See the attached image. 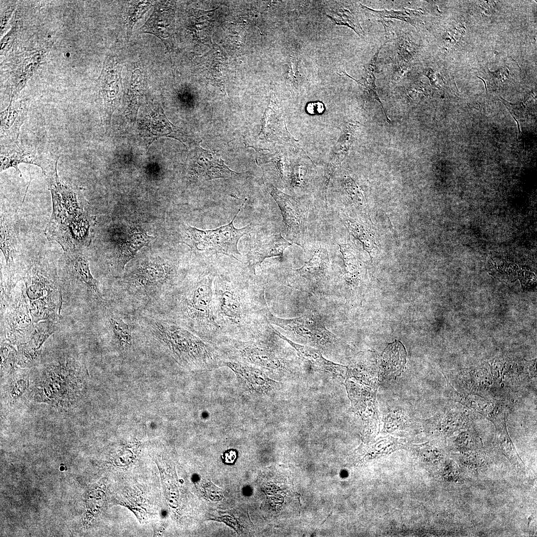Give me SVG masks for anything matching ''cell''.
I'll return each instance as SVG.
<instances>
[{
	"mask_svg": "<svg viewBox=\"0 0 537 537\" xmlns=\"http://www.w3.org/2000/svg\"><path fill=\"white\" fill-rule=\"evenodd\" d=\"M212 305L222 342L245 341L261 334L268 325L264 285L253 276L248 266L228 271L216 264Z\"/></svg>",
	"mask_w": 537,
	"mask_h": 537,
	"instance_id": "obj_1",
	"label": "cell"
},
{
	"mask_svg": "<svg viewBox=\"0 0 537 537\" xmlns=\"http://www.w3.org/2000/svg\"><path fill=\"white\" fill-rule=\"evenodd\" d=\"M216 271L215 263L199 265L172 292L144 311L173 321L217 346L222 338L212 305Z\"/></svg>",
	"mask_w": 537,
	"mask_h": 537,
	"instance_id": "obj_2",
	"label": "cell"
},
{
	"mask_svg": "<svg viewBox=\"0 0 537 537\" xmlns=\"http://www.w3.org/2000/svg\"><path fill=\"white\" fill-rule=\"evenodd\" d=\"M58 160H52L42 170L52 200V212L45 234L49 241L58 243L64 252L82 250L91 242L94 219L86 212L79 191L59 177Z\"/></svg>",
	"mask_w": 537,
	"mask_h": 537,
	"instance_id": "obj_3",
	"label": "cell"
},
{
	"mask_svg": "<svg viewBox=\"0 0 537 537\" xmlns=\"http://www.w3.org/2000/svg\"><path fill=\"white\" fill-rule=\"evenodd\" d=\"M135 313L142 337L162 343L179 363L202 369L224 365L225 358L216 346L156 313Z\"/></svg>",
	"mask_w": 537,
	"mask_h": 537,
	"instance_id": "obj_4",
	"label": "cell"
},
{
	"mask_svg": "<svg viewBox=\"0 0 537 537\" xmlns=\"http://www.w3.org/2000/svg\"><path fill=\"white\" fill-rule=\"evenodd\" d=\"M177 261L144 260L125 275L113 290L112 300L133 311L148 309L172 292L186 273Z\"/></svg>",
	"mask_w": 537,
	"mask_h": 537,
	"instance_id": "obj_5",
	"label": "cell"
},
{
	"mask_svg": "<svg viewBox=\"0 0 537 537\" xmlns=\"http://www.w3.org/2000/svg\"><path fill=\"white\" fill-rule=\"evenodd\" d=\"M25 295L34 324L57 321L61 316L62 296L58 280L48 270L34 267L24 277Z\"/></svg>",
	"mask_w": 537,
	"mask_h": 537,
	"instance_id": "obj_6",
	"label": "cell"
},
{
	"mask_svg": "<svg viewBox=\"0 0 537 537\" xmlns=\"http://www.w3.org/2000/svg\"><path fill=\"white\" fill-rule=\"evenodd\" d=\"M246 201L247 199H245L229 224L218 228L202 230L187 225H183V243L191 248L203 253L207 262H211L208 258L218 254L242 262L236 257L241 256L238 250L237 244L242 236L249 233L251 226L249 224L243 228H236L233 225V222Z\"/></svg>",
	"mask_w": 537,
	"mask_h": 537,
	"instance_id": "obj_7",
	"label": "cell"
},
{
	"mask_svg": "<svg viewBox=\"0 0 537 537\" xmlns=\"http://www.w3.org/2000/svg\"><path fill=\"white\" fill-rule=\"evenodd\" d=\"M266 318L271 325L276 326L323 350L331 349L338 342V338L327 329L322 319L315 314L309 313L297 318L284 319L274 315L268 307Z\"/></svg>",
	"mask_w": 537,
	"mask_h": 537,
	"instance_id": "obj_8",
	"label": "cell"
},
{
	"mask_svg": "<svg viewBox=\"0 0 537 537\" xmlns=\"http://www.w3.org/2000/svg\"><path fill=\"white\" fill-rule=\"evenodd\" d=\"M2 332L10 344L20 345L28 342L35 324L31 317L25 295L24 286L10 295L1 309Z\"/></svg>",
	"mask_w": 537,
	"mask_h": 537,
	"instance_id": "obj_9",
	"label": "cell"
},
{
	"mask_svg": "<svg viewBox=\"0 0 537 537\" xmlns=\"http://www.w3.org/2000/svg\"><path fill=\"white\" fill-rule=\"evenodd\" d=\"M267 189L280 208L288 239L304 249L308 237L309 204L282 192L271 183L268 184Z\"/></svg>",
	"mask_w": 537,
	"mask_h": 537,
	"instance_id": "obj_10",
	"label": "cell"
},
{
	"mask_svg": "<svg viewBox=\"0 0 537 537\" xmlns=\"http://www.w3.org/2000/svg\"><path fill=\"white\" fill-rule=\"evenodd\" d=\"M344 384L351 402L352 410L361 417L364 429L371 432L376 429L379 422L376 398L377 389L349 379Z\"/></svg>",
	"mask_w": 537,
	"mask_h": 537,
	"instance_id": "obj_11",
	"label": "cell"
},
{
	"mask_svg": "<svg viewBox=\"0 0 537 537\" xmlns=\"http://www.w3.org/2000/svg\"><path fill=\"white\" fill-rule=\"evenodd\" d=\"M330 264L326 249L320 248L300 268L292 269L298 280L293 286L298 289L314 293L326 282Z\"/></svg>",
	"mask_w": 537,
	"mask_h": 537,
	"instance_id": "obj_12",
	"label": "cell"
},
{
	"mask_svg": "<svg viewBox=\"0 0 537 537\" xmlns=\"http://www.w3.org/2000/svg\"><path fill=\"white\" fill-rule=\"evenodd\" d=\"M67 272L82 285L91 300L97 304L104 305L106 301L101 292L97 280L91 273L89 263L81 249L64 252Z\"/></svg>",
	"mask_w": 537,
	"mask_h": 537,
	"instance_id": "obj_13",
	"label": "cell"
},
{
	"mask_svg": "<svg viewBox=\"0 0 537 537\" xmlns=\"http://www.w3.org/2000/svg\"><path fill=\"white\" fill-rule=\"evenodd\" d=\"M224 365L234 372L242 389L252 395H267L281 386L279 382L269 378L262 370L247 363L225 361Z\"/></svg>",
	"mask_w": 537,
	"mask_h": 537,
	"instance_id": "obj_14",
	"label": "cell"
},
{
	"mask_svg": "<svg viewBox=\"0 0 537 537\" xmlns=\"http://www.w3.org/2000/svg\"><path fill=\"white\" fill-rule=\"evenodd\" d=\"M18 228L15 217L1 207L0 249L5 260V268L1 276L12 281H18L15 261L19 252Z\"/></svg>",
	"mask_w": 537,
	"mask_h": 537,
	"instance_id": "obj_15",
	"label": "cell"
},
{
	"mask_svg": "<svg viewBox=\"0 0 537 537\" xmlns=\"http://www.w3.org/2000/svg\"><path fill=\"white\" fill-rule=\"evenodd\" d=\"M172 6L168 1H157L149 19L138 31L157 36L169 52L173 46L175 10Z\"/></svg>",
	"mask_w": 537,
	"mask_h": 537,
	"instance_id": "obj_16",
	"label": "cell"
},
{
	"mask_svg": "<svg viewBox=\"0 0 537 537\" xmlns=\"http://www.w3.org/2000/svg\"><path fill=\"white\" fill-rule=\"evenodd\" d=\"M291 245L280 233L256 238L251 241L246 255L247 265L256 273V268H261L266 259L282 257L285 249Z\"/></svg>",
	"mask_w": 537,
	"mask_h": 537,
	"instance_id": "obj_17",
	"label": "cell"
},
{
	"mask_svg": "<svg viewBox=\"0 0 537 537\" xmlns=\"http://www.w3.org/2000/svg\"><path fill=\"white\" fill-rule=\"evenodd\" d=\"M121 69L119 62L114 57L108 59L104 68L99 92L103 104L101 119L107 125L110 123L119 93Z\"/></svg>",
	"mask_w": 537,
	"mask_h": 537,
	"instance_id": "obj_18",
	"label": "cell"
},
{
	"mask_svg": "<svg viewBox=\"0 0 537 537\" xmlns=\"http://www.w3.org/2000/svg\"><path fill=\"white\" fill-rule=\"evenodd\" d=\"M272 326V325H271ZM275 334L287 342L297 352L300 358L309 364L315 370L333 378L349 379L347 366L342 365L324 358L320 352L307 346L296 344L283 336L272 326Z\"/></svg>",
	"mask_w": 537,
	"mask_h": 537,
	"instance_id": "obj_19",
	"label": "cell"
},
{
	"mask_svg": "<svg viewBox=\"0 0 537 537\" xmlns=\"http://www.w3.org/2000/svg\"><path fill=\"white\" fill-rule=\"evenodd\" d=\"M50 155L39 154L34 150H30L18 142L8 145L0 146V172L10 168H15L21 176L18 169L20 163L36 165L41 168Z\"/></svg>",
	"mask_w": 537,
	"mask_h": 537,
	"instance_id": "obj_20",
	"label": "cell"
},
{
	"mask_svg": "<svg viewBox=\"0 0 537 537\" xmlns=\"http://www.w3.org/2000/svg\"><path fill=\"white\" fill-rule=\"evenodd\" d=\"M406 357L405 348L400 342L389 345L377 361L379 382L389 381L400 375L405 368Z\"/></svg>",
	"mask_w": 537,
	"mask_h": 537,
	"instance_id": "obj_21",
	"label": "cell"
},
{
	"mask_svg": "<svg viewBox=\"0 0 537 537\" xmlns=\"http://www.w3.org/2000/svg\"><path fill=\"white\" fill-rule=\"evenodd\" d=\"M26 112L21 104L10 105L0 114V145L18 142L20 129L26 119Z\"/></svg>",
	"mask_w": 537,
	"mask_h": 537,
	"instance_id": "obj_22",
	"label": "cell"
},
{
	"mask_svg": "<svg viewBox=\"0 0 537 537\" xmlns=\"http://www.w3.org/2000/svg\"><path fill=\"white\" fill-rule=\"evenodd\" d=\"M348 377L356 382L377 389L379 384L377 361L371 355H361L354 359L349 365Z\"/></svg>",
	"mask_w": 537,
	"mask_h": 537,
	"instance_id": "obj_23",
	"label": "cell"
},
{
	"mask_svg": "<svg viewBox=\"0 0 537 537\" xmlns=\"http://www.w3.org/2000/svg\"><path fill=\"white\" fill-rule=\"evenodd\" d=\"M154 239L145 232L137 229L132 230L122 247L117 256L115 267L119 272L123 271L125 266L135 256L143 247L148 245Z\"/></svg>",
	"mask_w": 537,
	"mask_h": 537,
	"instance_id": "obj_24",
	"label": "cell"
},
{
	"mask_svg": "<svg viewBox=\"0 0 537 537\" xmlns=\"http://www.w3.org/2000/svg\"><path fill=\"white\" fill-rule=\"evenodd\" d=\"M494 423L496 428L495 438L496 445L514 467L519 470L525 471L524 462L519 456L508 435L505 423L502 420H498Z\"/></svg>",
	"mask_w": 537,
	"mask_h": 537,
	"instance_id": "obj_25",
	"label": "cell"
},
{
	"mask_svg": "<svg viewBox=\"0 0 537 537\" xmlns=\"http://www.w3.org/2000/svg\"><path fill=\"white\" fill-rule=\"evenodd\" d=\"M358 129V125L353 122L347 123L342 127L340 137L332 150V164L338 166L344 160L355 140Z\"/></svg>",
	"mask_w": 537,
	"mask_h": 537,
	"instance_id": "obj_26",
	"label": "cell"
},
{
	"mask_svg": "<svg viewBox=\"0 0 537 537\" xmlns=\"http://www.w3.org/2000/svg\"><path fill=\"white\" fill-rule=\"evenodd\" d=\"M153 1H132L128 4L125 12L124 20L127 29V38L129 39L135 23L140 19L149 9Z\"/></svg>",
	"mask_w": 537,
	"mask_h": 537,
	"instance_id": "obj_27",
	"label": "cell"
},
{
	"mask_svg": "<svg viewBox=\"0 0 537 537\" xmlns=\"http://www.w3.org/2000/svg\"><path fill=\"white\" fill-rule=\"evenodd\" d=\"M345 225L348 232L362 243L363 249L371 257V250L375 244L371 232L366 226L351 219H345Z\"/></svg>",
	"mask_w": 537,
	"mask_h": 537,
	"instance_id": "obj_28",
	"label": "cell"
},
{
	"mask_svg": "<svg viewBox=\"0 0 537 537\" xmlns=\"http://www.w3.org/2000/svg\"><path fill=\"white\" fill-rule=\"evenodd\" d=\"M55 321L47 320L35 324L34 329L29 340L26 343L31 347L41 351V348L46 340L56 330Z\"/></svg>",
	"mask_w": 537,
	"mask_h": 537,
	"instance_id": "obj_29",
	"label": "cell"
},
{
	"mask_svg": "<svg viewBox=\"0 0 537 537\" xmlns=\"http://www.w3.org/2000/svg\"><path fill=\"white\" fill-rule=\"evenodd\" d=\"M426 425L432 426L434 429L439 430L441 432H450L460 428L458 424L454 420V416L451 410L444 408L438 412L434 417L426 421Z\"/></svg>",
	"mask_w": 537,
	"mask_h": 537,
	"instance_id": "obj_30",
	"label": "cell"
},
{
	"mask_svg": "<svg viewBox=\"0 0 537 537\" xmlns=\"http://www.w3.org/2000/svg\"><path fill=\"white\" fill-rule=\"evenodd\" d=\"M384 44H383V45ZM382 45L377 51L376 53L373 55L371 60L367 64V66L365 68V78H363V83L362 84L363 87L366 90L367 92L374 97V99L377 100L380 103L384 114L386 117L387 122H390V120L388 118L385 110L383 108V105L379 98L377 95L376 88H375V78L374 76V71L376 68V61L379 53L382 47Z\"/></svg>",
	"mask_w": 537,
	"mask_h": 537,
	"instance_id": "obj_31",
	"label": "cell"
},
{
	"mask_svg": "<svg viewBox=\"0 0 537 537\" xmlns=\"http://www.w3.org/2000/svg\"><path fill=\"white\" fill-rule=\"evenodd\" d=\"M143 77L139 69L132 73L128 92V111L135 114L138 109L139 97L142 89Z\"/></svg>",
	"mask_w": 537,
	"mask_h": 537,
	"instance_id": "obj_32",
	"label": "cell"
},
{
	"mask_svg": "<svg viewBox=\"0 0 537 537\" xmlns=\"http://www.w3.org/2000/svg\"><path fill=\"white\" fill-rule=\"evenodd\" d=\"M339 245L342 255L347 278H356L358 272V264L355 250L349 244H342Z\"/></svg>",
	"mask_w": 537,
	"mask_h": 537,
	"instance_id": "obj_33",
	"label": "cell"
},
{
	"mask_svg": "<svg viewBox=\"0 0 537 537\" xmlns=\"http://www.w3.org/2000/svg\"><path fill=\"white\" fill-rule=\"evenodd\" d=\"M344 187L346 196L357 209L363 211L365 209V199L358 186L351 178L346 177L344 180Z\"/></svg>",
	"mask_w": 537,
	"mask_h": 537,
	"instance_id": "obj_34",
	"label": "cell"
},
{
	"mask_svg": "<svg viewBox=\"0 0 537 537\" xmlns=\"http://www.w3.org/2000/svg\"><path fill=\"white\" fill-rule=\"evenodd\" d=\"M364 7L374 17H377L379 18L385 17L399 19L407 22L416 27V20L412 19L410 16H416V14L419 13L417 10H410L409 12H408V10L407 9L404 11H395L393 10H375L365 6Z\"/></svg>",
	"mask_w": 537,
	"mask_h": 537,
	"instance_id": "obj_35",
	"label": "cell"
},
{
	"mask_svg": "<svg viewBox=\"0 0 537 537\" xmlns=\"http://www.w3.org/2000/svg\"><path fill=\"white\" fill-rule=\"evenodd\" d=\"M17 354L15 349L9 344L2 343L0 348L1 368L10 369L14 367Z\"/></svg>",
	"mask_w": 537,
	"mask_h": 537,
	"instance_id": "obj_36",
	"label": "cell"
},
{
	"mask_svg": "<svg viewBox=\"0 0 537 537\" xmlns=\"http://www.w3.org/2000/svg\"><path fill=\"white\" fill-rule=\"evenodd\" d=\"M306 109L310 114H317L323 113L325 107L324 104L321 102H311L307 104Z\"/></svg>",
	"mask_w": 537,
	"mask_h": 537,
	"instance_id": "obj_37",
	"label": "cell"
},
{
	"mask_svg": "<svg viewBox=\"0 0 537 537\" xmlns=\"http://www.w3.org/2000/svg\"><path fill=\"white\" fill-rule=\"evenodd\" d=\"M332 512H331V513H330V514H329L328 516V517H327V518H326V519H325V520H324V521H323V522L322 523V524H321V525H322V524H323L324 523V522H325V521H326V520H327V519H328V518H329V517H330V516L331 515V514H332Z\"/></svg>",
	"mask_w": 537,
	"mask_h": 537,
	"instance_id": "obj_38",
	"label": "cell"
},
{
	"mask_svg": "<svg viewBox=\"0 0 537 537\" xmlns=\"http://www.w3.org/2000/svg\"><path fill=\"white\" fill-rule=\"evenodd\" d=\"M300 496H299V497H297V499H298V501H299V504H300V507H301V508H302V507H302V506H301V502H300Z\"/></svg>",
	"mask_w": 537,
	"mask_h": 537,
	"instance_id": "obj_39",
	"label": "cell"
}]
</instances>
